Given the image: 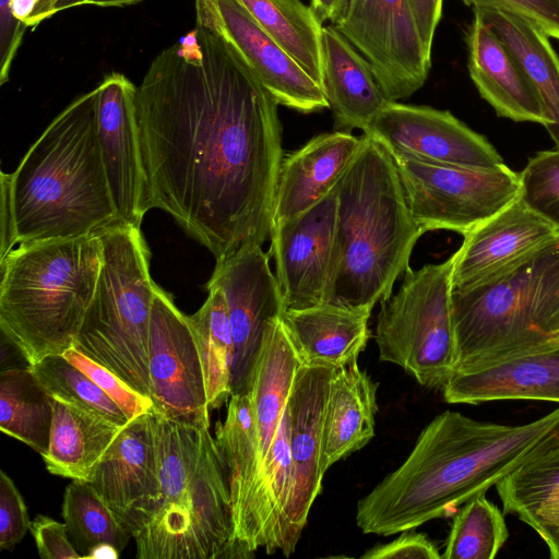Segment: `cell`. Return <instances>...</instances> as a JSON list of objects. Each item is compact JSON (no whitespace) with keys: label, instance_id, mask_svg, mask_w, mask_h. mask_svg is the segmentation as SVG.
I'll return each mask as SVG.
<instances>
[{"label":"cell","instance_id":"cell-32","mask_svg":"<svg viewBox=\"0 0 559 559\" xmlns=\"http://www.w3.org/2000/svg\"><path fill=\"white\" fill-rule=\"evenodd\" d=\"M53 400L31 366L0 373V429L44 455L48 450Z\"/></svg>","mask_w":559,"mask_h":559},{"label":"cell","instance_id":"cell-3","mask_svg":"<svg viewBox=\"0 0 559 559\" xmlns=\"http://www.w3.org/2000/svg\"><path fill=\"white\" fill-rule=\"evenodd\" d=\"M337 206L324 302L373 309L409 267L423 231L408 207L392 155L364 134L336 185Z\"/></svg>","mask_w":559,"mask_h":559},{"label":"cell","instance_id":"cell-42","mask_svg":"<svg viewBox=\"0 0 559 559\" xmlns=\"http://www.w3.org/2000/svg\"><path fill=\"white\" fill-rule=\"evenodd\" d=\"M29 532L41 559H83L73 546L66 523L38 514Z\"/></svg>","mask_w":559,"mask_h":559},{"label":"cell","instance_id":"cell-1","mask_svg":"<svg viewBox=\"0 0 559 559\" xmlns=\"http://www.w3.org/2000/svg\"><path fill=\"white\" fill-rule=\"evenodd\" d=\"M277 106L200 24L160 51L135 94L145 211L167 212L216 262L262 246L283 159Z\"/></svg>","mask_w":559,"mask_h":559},{"label":"cell","instance_id":"cell-35","mask_svg":"<svg viewBox=\"0 0 559 559\" xmlns=\"http://www.w3.org/2000/svg\"><path fill=\"white\" fill-rule=\"evenodd\" d=\"M61 507L70 539L83 559L104 546L120 555L133 538L88 481L72 480Z\"/></svg>","mask_w":559,"mask_h":559},{"label":"cell","instance_id":"cell-8","mask_svg":"<svg viewBox=\"0 0 559 559\" xmlns=\"http://www.w3.org/2000/svg\"><path fill=\"white\" fill-rule=\"evenodd\" d=\"M103 261L75 349L151 397L148 333L157 284L141 228L116 223L96 234Z\"/></svg>","mask_w":559,"mask_h":559},{"label":"cell","instance_id":"cell-19","mask_svg":"<svg viewBox=\"0 0 559 559\" xmlns=\"http://www.w3.org/2000/svg\"><path fill=\"white\" fill-rule=\"evenodd\" d=\"M336 187L309 210L272 225L269 255L285 309L324 302L335 229Z\"/></svg>","mask_w":559,"mask_h":559},{"label":"cell","instance_id":"cell-13","mask_svg":"<svg viewBox=\"0 0 559 559\" xmlns=\"http://www.w3.org/2000/svg\"><path fill=\"white\" fill-rule=\"evenodd\" d=\"M148 372L154 414L211 424L203 365L189 323L173 296L156 286L148 333Z\"/></svg>","mask_w":559,"mask_h":559},{"label":"cell","instance_id":"cell-34","mask_svg":"<svg viewBox=\"0 0 559 559\" xmlns=\"http://www.w3.org/2000/svg\"><path fill=\"white\" fill-rule=\"evenodd\" d=\"M203 306L188 316L204 371L210 411L221 407L231 396L234 338L228 307L223 292L206 287Z\"/></svg>","mask_w":559,"mask_h":559},{"label":"cell","instance_id":"cell-15","mask_svg":"<svg viewBox=\"0 0 559 559\" xmlns=\"http://www.w3.org/2000/svg\"><path fill=\"white\" fill-rule=\"evenodd\" d=\"M334 372V368L301 365L288 397L292 487L278 540V551L286 557L295 551L321 491L322 425Z\"/></svg>","mask_w":559,"mask_h":559},{"label":"cell","instance_id":"cell-10","mask_svg":"<svg viewBox=\"0 0 559 559\" xmlns=\"http://www.w3.org/2000/svg\"><path fill=\"white\" fill-rule=\"evenodd\" d=\"M411 213L425 234L465 235L519 198V173L506 164L462 167L392 155Z\"/></svg>","mask_w":559,"mask_h":559},{"label":"cell","instance_id":"cell-45","mask_svg":"<svg viewBox=\"0 0 559 559\" xmlns=\"http://www.w3.org/2000/svg\"><path fill=\"white\" fill-rule=\"evenodd\" d=\"M409 4L424 47L431 56L435 33L442 15L443 0H409Z\"/></svg>","mask_w":559,"mask_h":559},{"label":"cell","instance_id":"cell-22","mask_svg":"<svg viewBox=\"0 0 559 559\" xmlns=\"http://www.w3.org/2000/svg\"><path fill=\"white\" fill-rule=\"evenodd\" d=\"M361 141L362 135L335 130L313 136L302 147L283 157L272 225L304 213L324 199L336 187Z\"/></svg>","mask_w":559,"mask_h":559},{"label":"cell","instance_id":"cell-31","mask_svg":"<svg viewBox=\"0 0 559 559\" xmlns=\"http://www.w3.org/2000/svg\"><path fill=\"white\" fill-rule=\"evenodd\" d=\"M496 487L503 513L531 526L559 559V448L521 465Z\"/></svg>","mask_w":559,"mask_h":559},{"label":"cell","instance_id":"cell-39","mask_svg":"<svg viewBox=\"0 0 559 559\" xmlns=\"http://www.w3.org/2000/svg\"><path fill=\"white\" fill-rule=\"evenodd\" d=\"M63 356L88 376L121 408L129 421L139 416L154 413V403L151 397L135 391L108 368L92 360L74 347L67 349Z\"/></svg>","mask_w":559,"mask_h":559},{"label":"cell","instance_id":"cell-24","mask_svg":"<svg viewBox=\"0 0 559 559\" xmlns=\"http://www.w3.org/2000/svg\"><path fill=\"white\" fill-rule=\"evenodd\" d=\"M322 90L335 128L365 132L390 99L369 62L333 25L321 36Z\"/></svg>","mask_w":559,"mask_h":559},{"label":"cell","instance_id":"cell-49","mask_svg":"<svg viewBox=\"0 0 559 559\" xmlns=\"http://www.w3.org/2000/svg\"><path fill=\"white\" fill-rule=\"evenodd\" d=\"M59 0H40L37 10L31 21L29 27L34 29L45 20L55 15V8Z\"/></svg>","mask_w":559,"mask_h":559},{"label":"cell","instance_id":"cell-37","mask_svg":"<svg viewBox=\"0 0 559 559\" xmlns=\"http://www.w3.org/2000/svg\"><path fill=\"white\" fill-rule=\"evenodd\" d=\"M31 367L51 397L84 408L121 427L130 423L121 408L63 355L45 357Z\"/></svg>","mask_w":559,"mask_h":559},{"label":"cell","instance_id":"cell-4","mask_svg":"<svg viewBox=\"0 0 559 559\" xmlns=\"http://www.w3.org/2000/svg\"><path fill=\"white\" fill-rule=\"evenodd\" d=\"M96 96L95 87L72 100L11 174L17 245L90 236L119 223L97 139Z\"/></svg>","mask_w":559,"mask_h":559},{"label":"cell","instance_id":"cell-17","mask_svg":"<svg viewBox=\"0 0 559 559\" xmlns=\"http://www.w3.org/2000/svg\"><path fill=\"white\" fill-rule=\"evenodd\" d=\"M97 139L119 223L141 228L145 175L138 127L136 86L111 72L96 86Z\"/></svg>","mask_w":559,"mask_h":559},{"label":"cell","instance_id":"cell-21","mask_svg":"<svg viewBox=\"0 0 559 559\" xmlns=\"http://www.w3.org/2000/svg\"><path fill=\"white\" fill-rule=\"evenodd\" d=\"M442 390L450 404L501 400L559 403V342L456 370Z\"/></svg>","mask_w":559,"mask_h":559},{"label":"cell","instance_id":"cell-50","mask_svg":"<svg viewBox=\"0 0 559 559\" xmlns=\"http://www.w3.org/2000/svg\"><path fill=\"white\" fill-rule=\"evenodd\" d=\"M141 1H143V0H90L87 4L109 8V7L130 5V4L141 2Z\"/></svg>","mask_w":559,"mask_h":559},{"label":"cell","instance_id":"cell-48","mask_svg":"<svg viewBox=\"0 0 559 559\" xmlns=\"http://www.w3.org/2000/svg\"><path fill=\"white\" fill-rule=\"evenodd\" d=\"M39 1L40 0H11V12L14 19L28 28Z\"/></svg>","mask_w":559,"mask_h":559},{"label":"cell","instance_id":"cell-20","mask_svg":"<svg viewBox=\"0 0 559 559\" xmlns=\"http://www.w3.org/2000/svg\"><path fill=\"white\" fill-rule=\"evenodd\" d=\"M455 251L452 289L483 282L559 237L519 198L465 234Z\"/></svg>","mask_w":559,"mask_h":559},{"label":"cell","instance_id":"cell-27","mask_svg":"<svg viewBox=\"0 0 559 559\" xmlns=\"http://www.w3.org/2000/svg\"><path fill=\"white\" fill-rule=\"evenodd\" d=\"M377 388L357 362L335 369L322 425L320 467L323 474L373 438Z\"/></svg>","mask_w":559,"mask_h":559},{"label":"cell","instance_id":"cell-40","mask_svg":"<svg viewBox=\"0 0 559 559\" xmlns=\"http://www.w3.org/2000/svg\"><path fill=\"white\" fill-rule=\"evenodd\" d=\"M27 507L11 477L0 471V549L13 550L29 531Z\"/></svg>","mask_w":559,"mask_h":559},{"label":"cell","instance_id":"cell-51","mask_svg":"<svg viewBox=\"0 0 559 559\" xmlns=\"http://www.w3.org/2000/svg\"><path fill=\"white\" fill-rule=\"evenodd\" d=\"M90 0H59L56 8H55V14L57 12L71 9L78 5L87 4Z\"/></svg>","mask_w":559,"mask_h":559},{"label":"cell","instance_id":"cell-2","mask_svg":"<svg viewBox=\"0 0 559 559\" xmlns=\"http://www.w3.org/2000/svg\"><path fill=\"white\" fill-rule=\"evenodd\" d=\"M559 448V407L522 425L436 416L406 460L357 503L365 534L389 536L452 515L526 462Z\"/></svg>","mask_w":559,"mask_h":559},{"label":"cell","instance_id":"cell-33","mask_svg":"<svg viewBox=\"0 0 559 559\" xmlns=\"http://www.w3.org/2000/svg\"><path fill=\"white\" fill-rule=\"evenodd\" d=\"M238 1L255 22L321 85L323 23L312 8L300 0Z\"/></svg>","mask_w":559,"mask_h":559},{"label":"cell","instance_id":"cell-46","mask_svg":"<svg viewBox=\"0 0 559 559\" xmlns=\"http://www.w3.org/2000/svg\"><path fill=\"white\" fill-rule=\"evenodd\" d=\"M1 246L0 260L10 253L16 242L15 219L11 193V174L1 171Z\"/></svg>","mask_w":559,"mask_h":559},{"label":"cell","instance_id":"cell-44","mask_svg":"<svg viewBox=\"0 0 559 559\" xmlns=\"http://www.w3.org/2000/svg\"><path fill=\"white\" fill-rule=\"evenodd\" d=\"M26 26L11 12V0H0V84L9 81L12 62L22 43Z\"/></svg>","mask_w":559,"mask_h":559},{"label":"cell","instance_id":"cell-41","mask_svg":"<svg viewBox=\"0 0 559 559\" xmlns=\"http://www.w3.org/2000/svg\"><path fill=\"white\" fill-rule=\"evenodd\" d=\"M475 8H492L516 14L559 40V0H463Z\"/></svg>","mask_w":559,"mask_h":559},{"label":"cell","instance_id":"cell-25","mask_svg":"<svg viewBox=\"0 0 559 559\" xmlns=\"http://www.w3.org/2000/svg\"><path fill=\"white\" fill-rule=\"evenodd\" d=\"M215 441L228 471L237 558H250L259 548L254 531L258 441L249 392L229 397L226 418L216 424Z\"/></svg>","mask_w":559,"mask_h":559},{"label":"cell","instance_id":"cell-47","mask_svg":"<svg viewBox=\"0 0 559 559\" xmlns=\"http://www.w3.org/2000/svg\"><path fill=\"white\" fill-rule=\"evenodd\" d=\"M347 0H311L310 7L321 23L335 24L346 8Z\"/></svg>","mask_w":559,"mask_h":559},{"label":"cell","instance_id":"cell-16","mask_svg":"<svg viewBox=\"0 0 559 559\" xmlns=\"http://www.w3.org/2000/svg\"><path fill=\"white\" fill-rule=\"evenodd\" d=\"M364 134L381 143L391 155L479 169L504 164L485 136L449 110L429 106L390 100Z\"/></svg>","mask_w":559,"mask_h":559},{"label":"cell","instance_id":"cell-7","mask_svg":"<svg viewBox=\"0 0 559 559\" xmlns=\"http://www.w3.org/2000/svg\"><path fill=\"white\" fill-rule=\"evenodd\" d=\"M455 370L559 342V237L475 285L452 289Z\"/></svg>","mask_w":559,"mask_h":559},{"label":"cell","instance_id":"cell-36","mask_svg":"<svg viewBox=\"0 0 559 559\" xmlns=\"http://www.w3.org/2000/svg\"><path fill=\"white\" fill-rule=\"evenodd\" d=\"M508 537L503 513L479 495L455 513L441 558L493 559Z\"/></svg>","mask_w":559,"mask_h":559},{"label":"cell","instance_id":"cell-6","mask_svg":"<svg viewBox=\"0 0 559 559\" xmlns=\"http://www.w3.org/2000/svg\"><path fill=\"white\" fill-rule=\"evenodd\" d=\"M99 237L19 243L0 260V329L29 365L73 346L93 299Z\"/></svg>","mask_w":559,"mask_h":559},{"label":"cell","instance_id":"cell-29","mask_svg":"<svg viewBox=\"0 0 559 559\" xmlns=\"http://www.w3.org/2000/svg\"><path fill=\"white\" fill-rule=\"evenodd\" d=\"M52 400L49 444L43 461L52 475L88 481L124 427L73 404Z\"/></svg>","mask_w":559,"mask_h":559},{"label":"cell","instance_id":"cell-11","mask_svg":"<svg viewBox=\"0 0 559 559\" xmlns=\"http://www.w3.org/2000/svg\"><path fill=\"white\" fill-rule=\"evenodd\" d=\"M333 26L369 62L390 100L405 99L425 84L431 56L421 41L409 0H347Z\"/></svg>","mask_w":559,"mask_h":559},{"label":"cell","instance_id":"cell-18","mask_svg":"<svg viewBox=\"0 0 559 559\" xmlns=\"http://www.w3.org/2000/svg\"><path fill=\"white\" fill-rule=\"evenodd\" d=\"M120 523L134 536L159 497L156 416L130 421L97 463L88 480Z\"/></svg>","mask_w":559,"mask_h":559},{"label":"cell","instance_id":"cell-9","mask_svg":"<svg viewBox=\"0 0 559 559\" xmlns=\"http://www.w3.org/2000/svg\"><path fill=\"white\" fill-rule=\"evenodd\" d=\"M455 257L408 267L400 289L381 301L378 314L379 359L402 367L428 389H443L456 366L451 307Z\"/></svg>","mask_w":559,"mask_h":559},{"label":"cell","instance_id":"cell-26","mask_svg":"<svg viewBox=\"0 0 559 559\" xmlns=\"http://www.w3.org/2000/svg\"><path fill=\"white\" fill-rule=\"evenodd\" d=\"M371 311L321 302L285 309L282 321L302 365L340 369L357 362L365 349Z\"/></svg>","mask_w":559,"mask_h":559},{"label":"cell","instance_id":"cell-14","mask_svg":"<svg viewBox=\"0 0 559 559\" xmlns=\"http://www.w3.org/2000/svg\"><path fill=\"white\" fill-rule=\"evenodd\" d=\"M195 24L227 41L278 105L302 114L329 108L322 86L255 22L238 0H195Z\"/></svg>","mask_w":559,"mask_h":559},{"label":"cell","instance_id":"cell-30","mask_svg":"<svg viewBox=\"0 0 559 559\" xmlns=\"http://www.w3.org/2000/svg\"><path fill=\"white\" fill-rule=\"evenodd\" d=\"M479 17L513 55L535 87L549 119L546 128L559 150V57L549 36L532 22L516 14L475 8Z\"/></svg>","mask_w":559,"mask_h":559},{"label":"cell","instance_id":"cell-23","mask_svg":"<svg viewBox=\"0 0 559 559\" xmlns=\"http://www.w3.org/2000/svg\"><path fill=\"white\" fill-rule=\"evenodd\" d=\"M468 72L480 96L500 117L549 126L543 103L510 50L474 15L466 33Z\"/></svg>","mask_w":559,"mask_h":559},{"label":"cell","instance_id":"cell-43","mask_svg":"<svg viewBox=\"0 0 559 559\" xmlns=\"http://www.w3.org/2000/svg\"><path fill=\"white\" fill-rule=\"evenodd\" d=\"M394 540L377 545L367 550L364 559H440L441 555L436 545L424 534L407 533Z\"/></svg>","mask_w":559,"mask_h":559},{"label":"cell","instance_id":"cell-5","mask_svg":"<svg viewBox=\"0 0 559 559\" xmlns=\"http://www.w3.org/2000/svg\"><path fill=\"white\" fill-rule=\"evenodd\" d=\"M159 497L138 559L237 558L228 471L210 424L156 415Z\"/></svg>","mask_w":559,"mask_h":559},{"label":"cell","instance_id":"cell-12","mask_svg":"<svg viewBox=\"0 0 559 559\" xmlns=\"http://www.w3.org/2000/svg\"><path fill=\"white\" fill-rule=\"evenodd\" d=\"M206 287L219 288L228 307L234 338L231 395L248 393L265 332L285 311L269 253L258 245L242 247L216 262Z\"/></svg>","mask_w":559,"mask_h":559},{"label":"cell","instance_id":"cell-28","mask_svg":"<svg viewBox=\"0 0 559 559\" xmlns=\"http://www.w3.org/2000/svg\"><path fill=\"white\" fill-rule=\"evenodd\" d=\"M301 365L282 318L276 319L265 332L249 391L257 430L258 476L277 432Z\"/></svg>","mask_w":559,"mask_h":559},{"label":"cell","instance_id":"cell-38","mask_svg":"<svg viewBox=\"0 0 559 559\" xmlns=\"http://www.w3.org/2000/svg\"><path fill=\"white\" fill-rule=\"evenodd\" d=\"M519 181V199L559 231V150L530 158Z\"/></svg>","mask_w":559,"mask_h":559}]
</instances>
